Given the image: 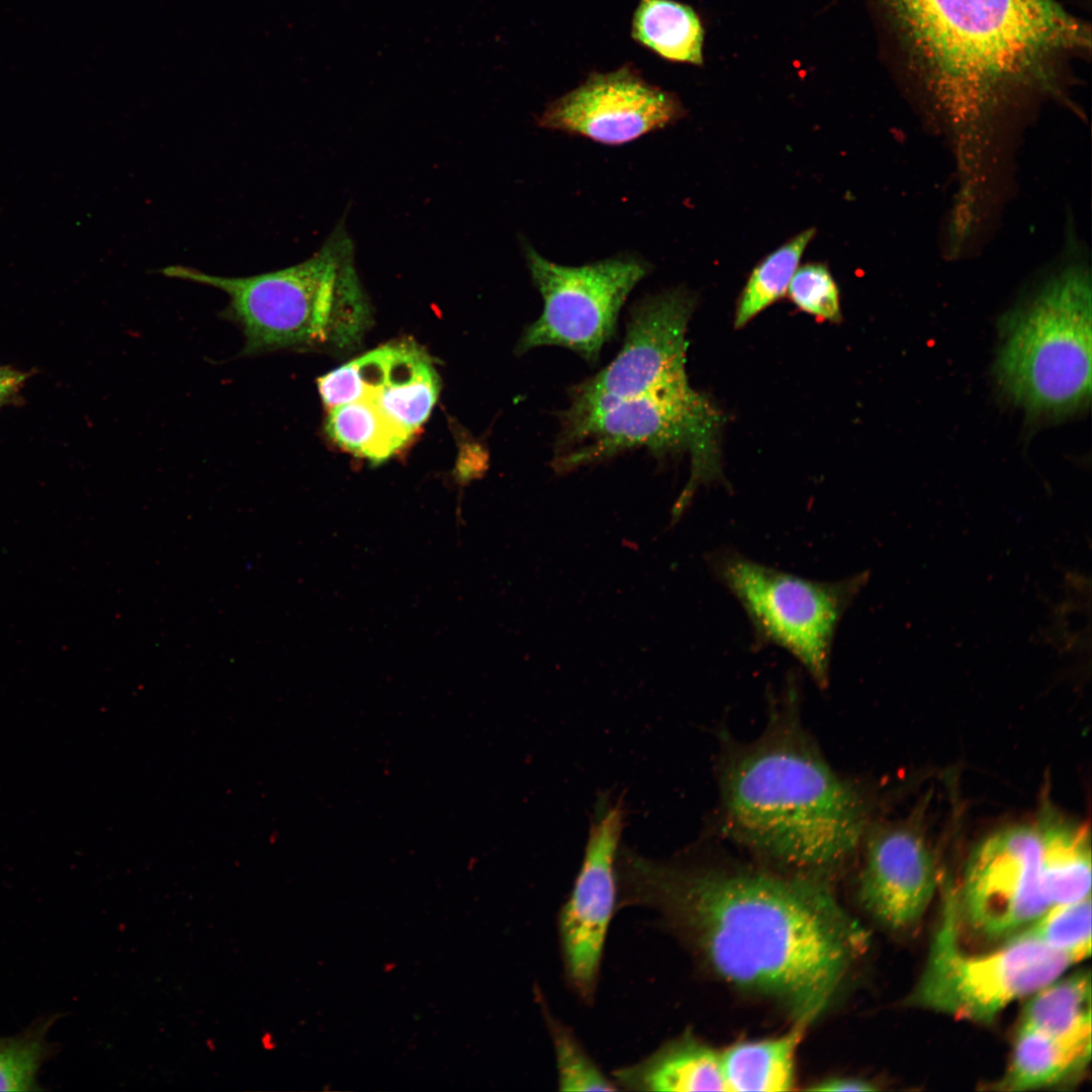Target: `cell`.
I'll list each match as a JSON object with an SVG mask.
<instances>
[{
	"mask_svg": "<svg viewBox=\"0 0 1092 1092\" xmlns=\"http://www.w3.org/2000/svg\"><path fill=\"white\" fill-rule=\"evenodd\" d=\"M360 397L367 396L404 431L414 433L430 416L440 391L429 356L413 343L377 348L352 360Z\"/></svg>",
	"mask_w": 1092,
	"mask_h": 1092,
	"instance_id": "cell-15",
	"label": "cell"
},
{
	"mask_svg": "<svg viewBox=\"0 0 1092 1092\" xmlns=\"http://www.w3.org/2000/svg\"><path fill=\"white\" fill-rule=\"evenodd\" d=\"M719 580L742 606L755 646L789 651L826 687L834 635L858 578L816 581L757 563L733 551L710 558Z\"/></svg>",
	"mask_w": 1092,
	"mask_h": 1092,
	"instance_id": "cell-8",
	"label": "cell"
},
{
	"mask_svg": "<svg viewBox=\"0 0 1092 1092\" xmlns=\"http://www.w3.org/2000/svg\"><path fill=\"white\" fill-rule=\"evenodd\" d=\"M1091 334L1090 290L1077 278L1006 314L994 363L1003 395L1033 418L1083 410L1091 395Z\"/></svg>",
	"mask_w": 1092,
	"mask_h": 1092,
	"instance_id": "cell-6",
	"label": "cell"
},
{
	"mask_svg": "<svg viewBox=\"0 0 1092 1092\" xmlns=\"http://www.w3.org/2000/svg\"><path fill=\"white\" fill-rule=\"evenodd\" d=\"M60 1016H41L17 1034L0 1036V1091L41 1090L39 1070L57 1052L48 1034Z\"/></svg>",
	"mask_w": 1092,
	"mask_h": 1092,
	"instance_id": "cell-24",
	"label": "cell"
},
{
	"mask_svg": "<svg viewBox=\"0 0 1092 1092\" xmlns=\"http://www.w3.org/2000/svg\"><path fill=\"white\" fill-rule=\"evenodd\" d=\"M1 404H2V402H0V405H1Z\"/></svg>",
	"mask_w": 1092,
	"mask_h": 1092,
	"instance_id": "cell-30",
	"label": "cell"
},
{
	"mask_svg": "<svg viewBox=\"0 0 1092 1092\" xmlns=\"http://www.w3.org/2000/svg\"><path fill=\"white\" fill-rule=\"evenodd\" d=\"M721 796L736 841L800 874L841 864L864 835L867 809L856 788L794 732L765 736L731 756Z\"/></svg>",
	"mask_w": 1092,
	"mask_h": 1092,
	"instance_id": "cell-3",
	"label": "cell"
},
{
	"mask_svg": "<svg viewBox=\"0 0 1092 1092\" xmlns=\"http://www.w3.org/2000/svg\"><path fill=\"white\" fill-rule=\"evenodd\" d=\"M1092 1025L1062 1034L1018 1027L1009 1065L997 1089L1025 1091L1053 1086L1082 1072L1091 1059Z\"/></svg>",
	"mask_w": 1092,
	"mask_h": 1092,
	"instance_id": "cell-17",
	"label": "cell"
},
{
	"mask_svg": "<svg viewBox=\"0 0 1092 1092\" xmlns=\"http://www.w3.org/2000/svg\"><path fill=\"white\" fill-rule=\"evenodd\" d=\"M162 273L229 295L222 315L241 327L244 356L285 348H350L372 320L353 248L339 236H330L299 264L255 276L221 277L183 266Z\"/></svg>",
	"mask_w": 1092,
	"mask_h": 1092,
	"instance_id": "cell-4",
	"label": "cell"
},
{
	"mask_svg": "<svg viewBox=\"0 0 1092 1092\" xmlns=\"http://www.w3.org/2000/svg\"><path fill=\"white\" fill-rule=\"evenodd\" d=\"M326 431L340 447L373 463L390 458L413 436L367 396L332 408Z\"/></svg>",
	"mask_w": 1092,
	"mask_h": 1092,
	"instance_id": "cell-21",
	"label": "cell"
},
{
	"mask_svg": "<svg viewBox=\"0 0 1092 1092\" xmlns=\"http://www.w3.org/2000/svg\"><path fill=\"white\" fill-rule=\"evenodd\" d=\"M631 35L663 59L703 64L705 31L692 7L673 0H640Z\"/></svg>",
	"mask_w": 1092,
	"mask_h": 1092,
	"instance_id": "cell-20",
	"label": "cell"
},
{
	"mask_svg": "<svg viewBox=\"0 0 1092 1092\" xmlns=\"http://www.w3.org/2000/svg\"><path fill=\"white\" fill-rule=\"evenodd\" d=\"M933 854L916 830L890 825L867 839L858 898L883 927L904 931L920 921L937 885Z\"/></svg>",
	"mask_w": 1092,
	"mask_h": 1092,
	"instance_id": "cell-14",
	"label": "cell"
},
{
	"mask_svg": "<svg viewBox=\"0 0 1092 1092\" xmlns=\"http://www.w3.org/2000/svg\"><path fill=\"white\" fill-rule=\"evenodd\" d=\"M525 253L531 278L543 299V311L523 331L517 353L559 346L596 365L604 345L616 332L628 295L647 275L648 264L619 256L565 266L547 260L529 246Z\"/></svg>",
	"mask_w": 1092,
	"mask_h": 1092,
	"instance_id": "cell-9",
	"label": "cell"
},
{
	"mask_svg": "<svg viewBox=\"0 0 1092 1092\" xmlns=\"http://www.w3.org/2000/svg\"><path fill=\"white\" fill-rule=\"evenodd\" d=\"M1091 1021V976L1088 971H1079L1032 993L1019 1027L1062 1034L1090 1026Z\"/></svg>",
	"mask_w": 1092,
	"mask_h": 1092,
	"instance_id": "cell-22",
	"label": "cell"
},
{
	"mask_svg": "<svg viewBox=\"0 0 1092 1092\" xmlns=\"http://www.w3.org/2000/svg\"><path fill=\"white\" fill-rule=\"evenodd\" d=\"M1091 896L1050 906L1024 932L1078 963L1091 953Z\"/></svg>",
	"mask_w": 1092,
	"mask_h": 1092,
	"instance_id": "cell-25",
	"label": "cell"
},
{
	"mask_svg": "<svg viewBox=\"0 0 1092 1092\" xmlns=\"http://www.w3.org/2000/svg\"><path fill=\"white\" fill-rule=\"evenodd\" d=\"M685 113L677 96L648 83L628 65L590 75L552 101L537 122L542 128L620 146L662 129Z\"/></svg>",
	"mask_w": 1092,
	"mask_h": 1092,
	"instance_id": "cell-13",
	"label": "cell"
},
{
	"mask_svg": "<svg viewBox=\"0 0 1092 1092\" xmlns=\"http://www.w3.org/2000/svg\"><path fill=\"white\" fill-rule=\"evenodd\" d=\"M614 1076L616 1084L635 1091H728L719 1053L689 1032Z\"/></svg>",
	"mask_w": 1092,
	"mask_h": 1092,
	"instance_id": "cell-16",
	"label": "cell"
},
{
	"mask_svg": "<svg viewBox=\"0 0 1092 1092\" xmlns=\"http://www.w3.org/2000/svg\"><path fill=\"white\" fill-rule=\"evenodd\" d=\"M622 801L600 799L590 820L581 867L558 916L566 978L589 1000L598 985L609 924L618 900L617 856L624 827Z\"/></svg>",
	"mask_w": 1092,
	"mask_h": 1092,
	"instance_id": "cell-12",
	"label": "cell"
},
{
	"mask_svg": "<svg viewBox=\"0 0 1092 1092\" xmlns=\"http://www.w3.org/2000/svg\"><path fill=\"white\" fill-rule=\"evenodd\" d=\"M787 294L801 310L821 321H841L837 284L825 263L808 262L796 270Z\"/></svg>",
	"mask_w": 1092,
	"mask_h": 1092,
	"instance_id": "cell-27",
	"label": "cell"
},
{
	"mask_svg": "<svg viewBox=\"0 0 1092 1092\" xmlns=\"http://www.w3.org/2000/svg\"><path fill=\"white\" fill-rule=\"evenodd\" d=\"M922 974L908 1003L977 1023L993 1021L1075 964L1023 930L999 948L969 953L961 944L957 891L943 892Z\"/></svg>",
	"mask_w": 1092,
	"mask_h": 1092,
	"instance_id": "cell-7",
	"label": "cell"
},
{
	"mask_svg": "<svg viewBox=\"0 0 1092 1092\" xmlns=\"http://www.w3.org/2000/svg\"><path fill=\"white\" fill-rule=\"evenodd\" d=\"M723 424V414L693 387L628 398L570 401L559 414L551 466L556 473L565 474L635 448H645L656 458L688 453L690 479L672 506V511L681 515L700 485L722 477L719 440Z\"/></svg>",
	"mask_w": 1092,
	"mask_h": 1092,
	"instance_id": "cell-5",
	"label": "cell"
},
{
	"mask_svg": "<svg viewBox=\"0 0 1092 1092\" xmlns=\"http://www.w3.org/2000/svg\"><path fill=\"white\" fill-rule=\"evenodd\" d=\"M900 62L948 105L1046 84L1090 48L1054 0H876Z\"/></svg>",
	"mask_w": 1092,
	"mask_h": 1092,
	"instance_id": "cell-2",
	"label": "cell"
},
{
	"mask_svg": "<svg viewBox=\"0 0 1092 1092\" xmlns=\"http://www.w3.org/2000/svg\"><path fill=\"white\" fill-rule=\"evenodd\" d=\"M1038 826L1043 887L1050 905L1091 896L1089 831L1058 817L1044 818Z\"/></svg>",
	"mask_w": 1092,
	"mask_h": 1092,
	"instance_id": "cell-19",
	"label": "cell"
},
{
	"mask_svg": "<svg viewBox=\"0 0 1092 1092\" xmlns=\"http://www.w3.org/2000/svg\"><path fill=\"white\" fill-rule=\"evenodd\" d=\"M543 1003L544 1018L553 1042L560 1091H614L619 1088L589 1058L572 1030L557 1020Z\"/></svg>",
	"mask_w": 1092,
	"mask_h": 1092,
	"instance_id": "cell-26",
	"label": "cell"
},
{
	"mask_svg": "<svg viewBox=\"0 0 1092 1092\" xmlns=\"http://www.w3.org/2000/svg\"><path fill=\"white\" fill-rule=\"evenodd\" d=\"M696 304L695 294L681 287L638 300L630 309L618 355L598 374L570 388V401L691 388L686 370L687 332Z\"/></svg>",
	"mask_w": 1092,
	"mask_h": 1092,
	"instance_id": "cell-11",
	"label": "cell"
},
{
	"mask_svg": "<svg viewBox=\"0 0 1092 1092\" xmlns=\"http://www.w3.org/2000/svg\"><path fill=\"white\" fill-rule=\"evenodd\" d=\"M816 236L806 229L763 257L752 269L737 301L734 327L741 329L787 294L801 259Z\"/></svg>",
	"mask_w": 1092,
	"mask_h": 1092,
	"instance_id": "cell-23",
	"label": "cell"
},
{
	"mask_svg": "<svg viewBox=\"0 0 1092 1092\" xmlns=\"http://www.w3.org/2000/svg\"><path fill=\"white\" fill-rule=\"evenodd\" d=\"M25 379V374L8 367H0V402L13 395Z\"/></svg>",
	"mask_w": 1092,
	"mask_h": 1092,
	"instance_id": "cell-29",
	"label": "cell"
},
{
	"mask_svg": "<svg viewBox=\"0 0 1092 1092\" xmlns=\"http://www.w3.org/2000/svg\"><path fill=\"white\" fill-rule=\"evenodd\" d=\"M620 905L645 906L727 983L782 1004L799 1024L840 993L867 935L832 892L808 874L713 870L617 858Z\"/></svg>",
	"mask_w": 1092,
	"mask_h": 1092,
	"instance_id": "cell-1",
	"label": "cell"
},
{
	"mask_svg": "<svg viewBox=\"0 0 1092 1092\" xmlns=\"http://www.w3.org/2000/svg\"><path fill=\"white\" fill-rule=\"evenodd\" d=\"M957 898L961 921L986 938L1010 937L1037 919L1051 906L1038 824L1007 827L981 841Z\"/></svg>",
	"mask_w": 1092,
	"mask_h": 1092,
	"instance_id": "cell-10",
	"label": "cell"
},
{
	"mask_svg": "<svg viewBox=\"0 0 1092 1092\" xmlns=\"http://www.w3.org/2000/svg\"><path fill=\"white\" fill-rule=\"evenodd\" d=\"M812 1091L843 1092V1091H873L875 1086L858 1078L830 1077L814 1083L808 1088Z\"/></svg>",
	"mask_w": 1092,
	"mask_h": 1092,
	"instance_id": "cell-28",
	"label": "cell"
},
{
	"mask_svg": "<svg viewBox=\"0 0 1092 1092\" xmlns=\"http://www.w3.org/2000/svg\"><path fill=\"white\" fill-rule=\"evenodd\" d=\"M804 1025L777 1037L736 1042L719 1052L728 1091L784 1092L795 1084V1056Z\"/></svg>",
	"mask_w": 1092,
	"mask_h": 1092,
	"instance_id": "cell-18",
	"label": "cell"
}]
</instances>
